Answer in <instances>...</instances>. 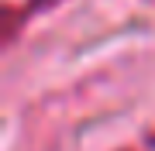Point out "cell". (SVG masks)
Returning <instances> with one entry per match:
<instances>
[{"label": "cell", "instance_id": "obj_1", "mask_svg": "<svg viewBox=\"0 0 155 151\" xmlns=\"http://www.w3.org/2000/svg\"><path fill=\"white\" fill-rule=\"evenodd\" d=\"M52 4H59V0H31V4H24V7H21V17L28 21L31 14H38V11H48Z\"/></svg>", "mask_w": 155, "mask_h": 151}]
</instances>
